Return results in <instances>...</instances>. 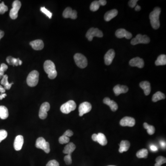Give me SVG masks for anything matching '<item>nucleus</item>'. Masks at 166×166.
I'll use <instances>...</instances> for the list:
<instances>
[{
  "label": "nucleus",
  "mask_w": 166,
  "mask_h": 166,
  "mask_svg": "<svg viewBox=\"0 0 166 166\" xmlns=\"http://www.w3.org/2000/svg\"><path fill=\"white\" fill-rule=\"evenodd\" d=\"M130 146V143L127 140H122L121 142L119 151L121 153L127 151Z\"/></svg>",
  "instance_id": "a878e982"
},
{
  "label": "nucleus",
  "mask_w": 166,
  "mask_h": 166,
  "mask_svg": "<svg viewBox=\"0 0 166 166\" xmlns=\"http://www.w3.org/2000/svg\"><path fill=\"white\" fill-rule=\"evenodd\" d=\"M40 11L42 12L44 14H45L47 17L50 19H51L52 16V13L50 12L48 9H46L45 7H41L40 8Z\"/></svg>",
  "instance_id": "e433bc0d"
},
{
  "label": "nucleus",
  "mask_w": 166,
  "mask_h": 166,
  "mask_svg": "<svg viewBox=\"0 0 166 166\" xmlns=\"http://www.w3.org/2000/svg\"><path fill=\"white\" fill-rule=\"evenodd\" d=\"M148 151L147 149H143L139 150L136 154L139 158H146L148 156Z\"/></svg>",
  "instance_id": "2f4dec72"
},
{
  "label": "nucleus",
  "mask_w": 166,
  "mask_h": 166,
  "mask_svg": "<svg viewBox=\"0 0 166 166\" xmlns=\"http://www.w3.org/2000/svg\"><path fill=\"white\" fill-rule=\"evenodd\" d=\"M76 149V146L73 143H69L67 145H66L64 150H63V152L64 154H67V155H71L72 153Z\"/></svg>",
  "instance_id": "b1692460"
},
{
  "label": "nucleus",
  "mask_w": 166,
  "mask_h": 166,
  "mask_svg": "<svg viewBox=\"0 0 166 166\" xmlns=\"http://www.w3.org/2000/svg\"><path fill=\"white\" fill-rule=\"evenodd\" d=\"M24 144V138L22 135H18L17 136L14 140V148L16 151H19L21 150L23 145Z\"/></svg>",
  "instance_id": "f3484780"
},
{
  "label": "nucleus",
  "mask_w": 166,
  "mask_h": 166,
  "mask_svg": "<svg viewBox=\"0 0 166 166\" xmlns=\"http://www.w3.org/2000/svg\"><path fill=\"white\" fill-rule=\"evenodd\" d=\"M155 64L157 66H163L166 64V56L161 55L158 57L157 60L155 62Z\"/></svg>",
  "instance_id": "7c9ffc66"
},
{
  "label": "nucleus",
  "mask_w": 166,
  "mask_h": 166,
  "mask_svg": "<svg viewBox=\"0 0 166 166\" xmlns=\"http://www.w3.org/2000/svg\"><path fill=\"white\" fill-rule=\"evenodd\" d=\"M6 96L7 94H5V93L1 94L0 95V100H2L3 98H5V97Z\"/></svg>",
  "instance_id": "09e8293b"
},
{
  "label": "nucleus",
  "mask_w": 166,
  "mask_h": 166,
  "mask_svg": "<svg viewBox=\"0 0 166 166\" xmlns=\"http://www.w3.org/2000/svg\"><path fill=\"white\" fill-rule=\"evenodd\" d=\"M6 61L8 64L13 66H18V65L20 66L22 63V62L19 58H14L12 56L7 57Z\"/></svg>",
  "instance_id": "393cba45"
},
{
  "label": "nucleus",
  "mask_w": 166,
  "mask_h": 166,
  "mask_svg": "<svg viewBox=\"0 0 166 166\" xmlns=\"http://www.w3.org/2000/svg\"><path fill=\"white\" fill-rule=\"evenodd\" d=\"M39 73L36 70L32 71L27 78V84L30 87H34L38 84L39 80Z\"/></svg>",
  "instance_id": "7ed1b4c3"
},
{
  "label": "nucleus",
  "mask_w": 166,
  "mask_h": 166,
  "mask_svg": "<svg viewBox=\"0 0 166 166\" xmlns=\"http://www.w3.org/2000/svg\"><path fill=\"white\" fill-rule=\"evenodd\" d=\"M91 108H92V106L89 102H85L81 103L79 107V116H82L85 113H88L91 111Z\"/></svg>",
  "instance_id": "9b49d317"
},
{
  "label": "nucleus",
  "mask_w": 166,
  "mask_h": 166,
  "mask_svg": "<svg viewBox=\"0 0 166 166\" xmlns=\"http://www.w3.org/2000/svg\"><path fill=\"white\" fill-rule=\"evenodd\" d=\"M156 163L155 164V166H161L162 165L166 162V159L165 157L162 156H159L156 159Z\"/></svg>",
  "instance_id": "72a5a7b5"
},
{
  "label": "nucleus",
  "mask_w": 166,
  "mask_h": 166,
  "mask_svg": "<svg viewBox=\"0 0 166 166\" xmlns=\"http://www.w3.org/2000/svg\"><path fill=\"white\" fill-rule=\"evenodd\" d=\"M30 44L36 50H40L44 48V44L42 40L38 39L30 42Z\"/></svg>",
  "instance_id": "412c9836"
},
{
  "label": "nucleus",
  "mask_w": 166,
  "mask_h": 166,
  "mask_svg": "<svg viewBox=\"0 0 166 166\" xmlns=\"http://www.w3.org/2000/svg\"><path fill=\"white\" fill-rule=\"evenodd\" d=\"M64 161L67 165H70L72 163L71 155H67L64 157Z\"/></svg>",
  "instance_id": "ea45409f"
},
{
  "label": "nucleus",
  "mask_w": 166,
  "mask_h": 166,
  "mask_svg": "<svg viewBox=\"0 0 166 166\" xmlns=\"http://www.w3.org/2000/svg\"><path fill=\"white\" fill-rule=\"evenodd\" d=\"M141 10V7L139 5H137L135 7V10L137 11H139L140 10Z\"/></svg>",
  "instance_id": "3c124183"
},
{
  "label": "nucleus",
  "mask_w": 166,
  "mask_h": 166,
  "mask_svg": "<svg viewBox=\"0 0 166 166\" xmlns=\"http://www.w3.org/2000/svg\"><path fill=\"white\" fill-rule=\"evenodd\" d=\"M161 12V9L159 7H155L153 11L150 14V19L151 26L154 29H158L160 27L159 16Z\"/></svg>",
  "instance_id": "f257e3e1"
},
{
  "label": "nucleus",
  "mask_w": 166,
  "mask_h": 166,
  "mask_svg": "<svg viewBox=\"0 0 166 166\" xmlns=\"http://www.w3.org/2000/svg\"><path fill=\"white\" fill-rule=\"evenodd\" d=\"M8 10V7L4 4V2H1L0 4V14H4Z\"/></svg>",
  "instance_id": "58836bf2"
},
{
  "label": "nucleus",
  "mask_w": 166,
  "mask_h": 166,
  "mask_svg": "<svg viewBox=\"0 0 166 166\" xmlns=\"http://www.w3.org/2000/svg\"><path fill=\"white\" fill-rule=\"evenodd\" d=\"M4 35V33L2 30H0V40L1 39Z\"/></svg>",
  "instance_id": "8fccbe9b"
},
{
  "label": "nucleus",
  "mask_w": 166,
  "mask_h": 166,
  "mask_svg": "<svg viewBox=\"0 0 166 166\" xmlns=\"http://www.w3.org/2000/svg\"><path fill=\"white\" fill-rule=\"evenodd\" d=\"M5 91H6V90L1 85H0V92L1 94H3V93H5Z\"/></svg>",
  "instance_id": "de8ad7c7"
},
{
  "label": "nucleus",
  "mask_w": 166,
  "mask_h": 166,
  "mask_svg": "<svg viewBox=\"0 0 166 166\" xmlns=\"http://www.w3.org/2000/svg\"><path fill=\"white\" fill-rule=\"evenodd\" d=\"M166 98L165 94L161 91H157L152 96V100L153 102H157L158 101L164 99Z\"/></svg>",
  "instance_id": "c756f323"
},
{
  "label": "nucleus",
  "mask_w": 166,
  "mask_h": 166,
  "mask_svg": "<svg viewBox=\"0 0 166 166\" xmlns=\"http://www.w3.org/2000/svg\"><path fill=\"white\" fill-rule=\"evenodd\" d=\"M1 83L2 85L4 86L3 88L5 90H9L11 87L12 85L13 84V83H9L8 82V76L6 74H5L3 76V78L1 79Z\"/></svg>",
  "instance_id": "bb28decb"
},
{
  "label": "nucleus",
  "mask_w": 166,
  "mask_h": 166,
  "mask_svg": "<svg viewBox=\"0 0 166 166\" xmlns=\"http://www.w3.org/2000/svg\"><path fill=\"white\" fill-rule=\"evenodd\" d=\"M73 135V131H71L70 130H67V131H66L65 132L64 134H63V135L64 136H67V137H72Z\"/></svg>",
  "instance_id": "37998d69"
},
{
  "label": "nucleus",
  "mask_w": 166,
  "mask_h": 166,
  "mask_svg": "<svg viewBox=\"0 0 166 166\" xmlns=\"http://www.w3.org/2000/svg\"><path fill=\"white\" fill-rule=\"evenodd\" d=\"M118 12L116 9H112L107 12L104 15V19L106 21H110L117 15Z\"/></svg>",
  "instance_id": "5701e85b"
},
{
  "label": "nucleus",
  "mask_w": 166,
  "mask_h": 166,
  "mask_svg": "<svg viewBox=\"0 0 166 166\" xmlns=\"http://www.w3.org/2000/svg\"><path fill=\"white\" fill-rule=\"evenodd\" d=\"M116 36L119 39L125 38L127 39H130L132 38V34L127 31L124 29H119L116 32Z\"/></svg>",
  "instance_id": "4468645a"
},
{
  "label": "nucleus",
  "mask_w": 166,
  "mask_h": 166,
  "mask_svg": "<svg viewBox=\"0 0 166 166\" xmlns=\"http://www.w3.org/2000/svg\"><path fill=\"white\" fill-rule=\"evenodd\" d=\"M46 166H59V163L56 160H51L47 164Z\"/></svg>",
  "instance_id": "a19ab883"
},
{
  "label": "nucleus",
  "mask_w": 166,
  "mask_h": 166,
  "mask_svg": "<svg viewBox=\"0 0 166 166\" xmlns=\"http://www.w3.org/2000/svg\"><path fill=\"white\" fill-rule=\"evenodd\" d=\"M44 70L46 73L48 74V77L50 79L56 78L57 75L56 66L52 61L47 60L44 63Z\"/></svg>",
  "instance_id": "f03ea898"
},
{
  "label": "nucleus",
  "mask_w": 166,
  "mask_h": 166,
  "mask_svg": "<svg viewBox=\"0 0 166 166\" xmlns=\"http://www.w3.org/2000/svg\"><path fill=\"white\" fill-rule=\"evenodd\" d=\"M103 102L105 104L110 106L112 111L115 112L118 110V106L116 102H115L114 101L111 100L110 98L105 97L103 99Z\"/></svg>",
  "instance_id": "aec40b11"
},
{
  "label": "nucleus",
  "mask_w": 166,
  "mask_h": 166,
  "mask_svg": "<svg viewBox=\"0 0 166 166\" xmlns=\"http://www.w3.org/2000/svg\"><path fill=\"white\" fill-rule=\"evenodd\" d=\"M50 103L48 102H45L43 103L41 106L39 112V117L42 120H44L48 116L47 112L50 110Z\"/></svg>",
  "instance_id": "9d476101"
},
{
  "label": "nucleus",
  "mask_w": 166,
  "mask_h": 166,
  "mask_svg": "<svg viewBox=\"0 0 166 166\" xmlns=\"http://www.w3.org/2000/svg\"><path fill=\"white\" fill-rule=\"evenodd\" d=\"M107 4V1L105 0H99L95 1L90 4V10L92 11H96L99 8L100 6H105Z\"/></svg>",
  "instance_id": "a211bd4d"
},
{
  "label": "nucleus",
  "mask_w": 166,
  "mask_h": 166,
  "mask_svg": "<svg viewBox=\"0 0 166 166\" xmlns=\"http://www.w3.org/2000/svg\"><path fill=\"white\" fill-rule=\"evenodd\" d=\"M103 36V33L101 30L95 28H90L87 31L86 34V37L88 40L91 41L93 40V38L95 37L98 38H102Z\"/></svg>",
  "instance_id": "0eeeda50"
},
{
  "label": "nucleus",
  "mask_w": 166,
  "mask_h": 166,
  "mask_svg": "<svg viewBox=\"0 0 166 166\" xmlns=\"http://www.w3.org/2000/svg\"><path fill=\"white\" fill-rule=\"evenodd\" d=\"M7 68H8V66L6 64L4 63L1 64L0 67V79H1L3 78L4 75V72L7 70Z\"/></svg>",
  "instance_id": "f704fd0d"
},
{
  "label": "nucleus",
  "mask_w": 166,
  "mask_h": 166,
  "mask_svg": "<svg viewBox=\"0 0 166 166\" xmlns=\"http://www.w3.org/2000/svg\"><path fill=\"white\" fill-rule=\"evenodd\" d=\"M36 147L38 149L43 150L46 153H49L50 151V144L49 142H46L43 137H40L37 139L36 143Z\"/></svg>",
  "instance_id": "39448f33"
},
{
  "label": "nucleus",
  "mask_w": 166,
  "mask_h": 166,
  "mask_svg": "<svg viewBox=\"0 0 166 166\" xmlns=\"http://www.w3.org/2000/svg\"><path fill=\"white\" fill-rule=\"evenodd\" d=\"M113 92L116 96L121 94L122 93H126L128 91V88L126 85H122L117 84L114 87Z\"/></svg>",
  "instance_id": "6ab92c4d"
},
{
  "label": "nucleus",
  "mask_w": 166,
  "mask_h": 166,
  "mask_svg": "<svg viewBox=\"0 0 166 166\" xmlns=\"http://www.w3.org/2000/svg\"><path fill=\"white\" fill-rule=\"evenodd\" d=\"M76 108V104L73 100H70L62 105L61 107V111L65 114H68L74 111Z\"/></svg>",
  "instance_id": "423d86ee"
},
{
  "label": "nucleus",
  "mask_w": 166,
  "mask_h": 166,
  "mask_svg": "<svg viewBox=\"0 0 166 166\" xmlns=\"http://www.w3.org/2000/svg\"><path fill=\"white\" fill-rule=\"evenodd\" d=\"M70 141V139L69 137H67V136L62 135L60 137L59 139V143L61 144H67L69 143Z\"/></svg>",
  "instance_id": "c9c22d12"
},
{
  "label": "nucleus",
  "mask_w": 166,
  "mask_h": 166,
  "mask_svg": "<svg viewBox=\"0 0 166 166\" xmlns=\"http://www.w3.org/2000/svg\"><path fill=\"white\" fill-rule=\"evenodd\" d=\"M138 1V0H131V1H129V6L130 7L133 8V7L136 6V4H137Z\"/></svg>",
  "instance_id": "79ce46f5"
},
{
  "label": "nucleus",
  "mask_w": 166,
  "mask_h": 166,
  "mask_svg": "<svg viewBox=\"0 0 166 166\" xmlns=\"http://www.w3.org/2000/svg\"><path fill=\"white\" fill-rule=\"evenodd\" d=\"M150 149L153 151H157V150H158L157 147H156V146L154 145H151L150 147Z\"/></svg>",
  "instance_id": "c03bdc74"
},
{
  "label": "nucleus",
  "mask_w": 166,
  "mask_h": 166,
  "mask_svg": "<svg viewBox=\"0 0 166 166\" xmlns=\"http://www.w3.org/2000/svg\"><path fill=\"white\" fill-rule=\"evenodd\" d=\"M63 16L65 18L76 19L77 18V12L76 10H73L71 7H67L63 11Z\"/></svg>",
  "instance_id": "f8f14e48"
},
{
  "label": "nucleus",
  "mask_w": 166,
  "mask_h": 166,
  "mask_svg": "<svg viewBox=\"0 0 166 166\" xmlns=\"http://www.w3.org/2000/svg\"><path fill=\"white\" fill-rule=\"evenodd\" d=\"M129 65L132 67H137L139 68H142L145 65V62L143 59L137 57L130 61Z\"/></svg>",
  "instance_id": "2eb2a0df"
},
{
  "label": "nucleus",
  "mask_w": 166,
  "mask_h": 166,
  "mask_svg": "<svg viewBox=\"0 0 166 166\" xmlns=\"http://www.w3.org/2000/svg\"><path fill=\"white\" fill-rule=\"evenodd\" d=\"M160 145L161 146L162 149H165L166 148V142L164 141H161L160 142Z\"/></svg>",
  "instance_id": "a18cd8bd"
},
{
  "label": "nucleus",
  "mask_w": 166,
  "mask_h": 166,
  "mask_svg": "<svg viewBox=\"0 0 166 166\" xmlns=\"http://www.w3.org/2000/svg\"><path fill=\"white\" fill-rule=\"evenodd\" d=\"M144 127L145 129H147V133L150 135H152L155 132V127L148 124L147 123H144Z\"/></svg>",
  "instance_id": "473e14b6"
},
{
  "label": "nucleus",
  "mask_w": 166,
  "mask_h": 166,
  "mask_svg": "<svg viewBox=\"0 0 166 166\" xmlns=\"http://www.w3.org/2000/svg\"><path fill=\"white\" fill-rule=\"evenodd\" d=\"M115 52L113 49H110L107 52L104 56V62L106 65H110L112 62L115 57Z\"/></svg>",
  "instance_id": "dca6fc26"
},
{
  "label": "nucleus",
  "mask_w": 166,
  "mask_h": 166,
  "mask_svg": "<svg viewBox=\"0 0 166 166\" xmlns=\"http://www.w3.org/2000/svg\"><path fill=\"white\" fill-rule=\"evenodd\" d=\"M9 116L7 107L4 106H0V118L5 120L8 118Z\"/></svg>",
  "instance_id": "c85d7f7f"
},
{
  "label": "nucleus",
  "mask_w": 166,
  "mask_h": 166,
  "mask_svg": "<svg viewBox=\"0 0 166 166\" xmlns=\"http://www.w3.org/2000/svg\"><path fill=\"white\" fill-rule=\"evenodd\" d=\"M7 133L5 130H0V143L7 137Z\"/></svg>",
  "instance_id": "4c0bfd02"
},
{
  "label": "nucleus",
  "mask_w": 166,
  "mask_h": 166,
  "mask_svg": "<svg viewBox=\"0 0 166 166\" xmlns=\"http://www.w3.org/2000/svg\"><path fill=\"white\" fill-rule=\"evenodd\" d=\"M74 61L78 67L80 68H84L88 65L86 57L80 53H77L74 56Z\"/></svg>",
  "instance_id": "20e7f679"
},
{
  "label": "nucleus",
  "mask_w": 166,
  "mask_h": 166,
  "mask_svg": "<svg viewBox=\"0 0 166 166\" xmlns=\"http://www.w3.org/2000/svg\"><path fill=\"white\" fill-rule=\"evenodd\" d=\"M97 142L102 146H105L107 144V139L104 134L99 133L97 134Z\"/></svg>",
  "instance_id": "cd10ccee"
},
{
  "label": "nucleus",
  "mask_w": 166,
  "mask_h": 166,
  "mask_svg": "<svg viewBox=\"0 0 166 166\" xmlns=\"http://www.w3.org/2000/svg\"><path fill=\"white\" fill-rule=\"evenodd\" d=\"M139 86L144 90L145 95L148 96L150 94L151 91V87L150 82L147 81H142L140 83Z\"/></svg>",
  "instance_id": "4be33fe9"
},
{
  "label": "nucleus",
  "mask_w": 166,
  "mask_h": 166,
  "mask_svg": "<svg viewBox=\"0 0 166 166\" xmlns=\"http://www.w3.org/2000/svg\"><path fill=\"white\" fill-rule=\"evenodd\" d=\"M113 166V165H110V166Z\"/></svg>",
  "instance_id": "603ef678"
},
{
  "label": "nucleus",
  "mask_w": 166,
  "mask_h": 166,
  "mask_svg": "<svg viewBox=\"0 0 166 166\" xmlns=\"http://www.w3.org/2000/svg\"><path fill=\"white\" fill-rule=\"evenodd\" d=\"M92 139L95 142H97V134H93L92 136Z\"/></svg>",
  "instance_id": "49530a36"
},
{
  "label": "nucleus",
  "mask_w": 166,
  "mask_h": 166,
  "mask_svg": "<svg viewBox=\"0 0 166 166\" xmlns=\"http://www.w3.org/2000/svg\"><path fill=\"white\" fill-rule=\"evenodd\" d=\"M135 120L133 118L126 116L122 119L120 124L122 127H133L135 124Z\"/></svg>",
  "instance_id": "ddd939ff"
},
{
  "label": "nucleus",
  "mask_w": 166,
  "mask_h": 166,
  "mask_svg": "<svg viewBox=\"0 0 166 166\" xmlns=\"http://www.w3.org/2000/svg\"><path fill=\"white\" fill-rule=\"evenodd\" d=\"M150 42V39L146 35L138 34L135 38L131 40V44L133 45L139 44H147Z\"/></svg>",
  "instance_id": "1a4fd4ad"
},
{
  "label": "nucleus",
  "mask_w": 166,
  "mask_h": 166,
  "mask_svg": "<svg viewBox=\"0 0 166 166\" xmlns=\"http://www.w3.org/2000/svg\"><path fill=\"white\" fill-rule=\"evenodd\" d=\"M21 7V3L19 1L16 0L12 4V8L11 9L9 13L10 17L12 19H15L18 16V12Z\"/></svg>",
  "instance_id": "6e6552de"
}]
</instances>
